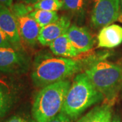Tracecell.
I'll return each mask as SVG.
<instances>
[{"label":"cell","instance_id":"6da1fadb","mask_svg":"<svg viewBox=\"0 0 122 122\" xmlns=\"http://www.w3.org/2000/svg\"><path fill=\"white\" fill-rule=\"evenodd\" d=\"M102 100V94L96 90L86 73H79L71 85L61 112L75 120L89 107Z\"/></svg>","mask_w":122,"mask_h":122},{"label":"cell","instance_id":"7a4b0ae2","mask_svg":"<svg viewBox=\"0 0 122 122\" xmlns=\"http://www.w3.org/2000/svg\"><path fill=\"white\" fill-rule=\"evenodd\" d=\"M96 90L102 94L105 104L113 106L122 87V66L109 61H98L85 70Z\"/></svg>","mask_w":122,"mask_h":122},{"label":"cell","instance_id":"3957f363","mask_svg":"<svg viewBox=\"0 0 122 122\" xmlns=\"http://www.w3.org/2000/svg\"><path fill=\"white\" fill-rule=\"evenodd\" d=\"M71 83L67 80L42 87L37 94L32 107L35 122H49L62 111Z\"/></svg>","mask_w":122,"mask_h":122},{"label":"cell","instance_id":"277c9868","mask_svg":"<svg viewBox=\"0 0 122 122\" xmlns=\"http://www.w3.org/2000/svg\"><path fill=\"white\" fill-rule=\"evenodd\" d=\"M81 69V63L78 61L63 57H50L36 61L31 78L35 85L44 87L66 80Z\"/></svg>","mask_w":122,"mask_h":122},{"label":"cell","instance_id":"5b68a950","mask_svg":"<svg viewBox=\"0 0 122 122\" xmlns=\"http://www.w3.org/2000/svg\"><path fill=\"white\" fill-rule=\"evenodd\" d=\"M10 10L16 20L21 39L29 46H35L38 41L41 27L30 16V12L33 10V5L18 2L14 4Z\"/></svg>","mask_w":122,"mask_h":122},{"label":"cell","instance_id":"8992f818","mask_svg":"<svg viewBox=\"0 0 122 122\" xmlns=\"http://www.w3.org/2000/svg\"><path fill=\"white\" fill-rule=\"evenodd\" d=\"M120 13L119 0H94L92 25L96 29L110 25L117 20Z\"/></svg>","mask_w":122,"mask_h":122},{"label":"cell","instance_id":"52a82bcc","mask_svg":"<svg viewBox=\"0 0 122 122\" xmlns=\"http://www.w3.org/2000/svg\"><path fill=\"white\" fill-rule=\"evenodd\" d=\"M28 58L20 49L0 47V71L7 73L23 72L27 69Z\"/></svg>","mask_w":122,"mask_h":122},{"label":"cell","instance_id":"ba28073f","mask_svg":"<svg viewBox=\"0 0 122 122\" xmlns=\"http://www.w3.org/2000/svg\"><path fill=\"white\" fill-rule=\"evenodd\" d=\"M0 28L14 48L20 49L21 37L17 22L11 10L0 4Z\"/></svg>","mask_w":122,"mask_h":122},{"label":"cell","instance_id":"9c48e42d","mask_svg":"<svg viewBox=\"0 0 122 122\" xmlns=\"http://www.w3.org/2000/svg\"><path fill=\"white\" fill-rule=\"evenodd\" d=\"M70 26L69 18L65 16H61L56 22L41 28L38 42L44 46H50L55 39L65 34Z\"/></svg>","mask_w":122,"mask_h":122},{"label":"cell","instance_id":"30bf717a","mask_svg":"<svg viewBox=\"0 0 122 122\" xmlns=\"http://www.w3.org/2000/svg\"><path fill=\"white\" fill-rule=\"evenodd\" d=\"M66 34L79 53L88 52L94 44L92 36L84 27L71 25Z\"/></svg>","mask_w":122,"mask_h":122},{"label":"cell","instance_id":"8fae6325","mask_svg":"<svg viewBox=\"0 0 122 122\" xmlns=\"http://www.w3.org/2000/svg\"><path fill=\"white\" fill-rule=\"evenodd\" d=\"M98 47L113 48L122 43V26L115 24L101 29L98 37Z\"/></svg>","mask_w":122,"mask_h":122},{"label":"cell","instance_id":"7c38bea8","mask_svg":"<svg viewBox=\"0 0 122 122\" xmlns=\"http://www.w3.org/2000/svg\"><path fill=\"white\" fill-rule=\"evenodd\" d=\"M112 106L108 104L98 105L80 118L77 122H112Z\"/></svg>","mask_w":122,"mask_h":122},{"label":"cell","instance_id":"4fadbf2b","mask_svg":"<svg viewBox=\"0 0 122 122\" xmlns=\"http://www.w3.org/2000/svg\"><path fill=\"white\" fill-rule=\"evenodd\" d=\"M52 52L63 58H73L79 54V52L73 46L66 34L61 35L55 39L50 46Z\"/></svg>","mask_w":122,"mask_h":122},{"label":"cell","instance_id":"5bb4252c","mask_svg":"<svg viewBox=\"0 0 122 122\" xmlns=\"http://www.w3.org/2000/svg\"><path fill=\"white\" fill-rule=\"evenodd\" d=\"M30 16L33 18L39 26L44 27L57 21L59 19L57 12L34 10L30 12Z\"/></svg>","mask_w":122,"mask_h":122},{"label":"cell","instance_id":"9a60e30c","mask_svg":"<svg viewBox=\"0 0 122 122\" xmlns=\"http://www.w3.org/2000/svg\"><path fill=\"white\" fill-rule=\"evenodd\" d=\"M14 102V96L8 88L0 84V119L9 112Z\"/></svg>","mask_w":122,"mask_h":122},{"label":"cell","instance_id":"2e32d148","mask_svg":"<svg viewBox=\"0 0 122 122\" xmlns=\"http://www.w3.org/2000/svg\"><path fill=\"white\" fill-rule=\"evenodd\" d=\"M63 8L75 16H83L86 0H62Z\"/></svg>","mask_w":122,"mask_h":122},{"label":"cell","instance_id":"e0dca14e","mask_svg":"<svg viewBox=\"0 0 122 122\" xmlns=\"http://www.w3.org/2000/svg\"><path fill=\"white\" fill-rule=\"evenodd\" d=\"M33 10L57 12L63 8L62 0H40L33 5Z\"/></svg>","mask_w":122,"mask_h":122},{"label":"cell","instance_id":"ac0fdd59","mask_svg":"<svg viewBox=\"0 0 122 122\" xmlns=\"http://www.w3.org/2000/svg\"><path fill=\"white\" fill-rule=\"evenodd\" d=\"M5 122H35V121L33 118L25 115H16L9 118Z\"/></svg>","mask_w":122,"mask_h":122},{"label":"cell","instance_id":"d6986e66","mask_svg":"<svg viewBox=\"0 0 122 122\" xmlns=\"http://www.w3.org/2000/svg\"><path fill=\"white\" fill-rule=\"evenodd\" d=\"M0 47H2V48L14 47L12 44L10 42L7 37L5 36L4 33L1 29V28H0Z\"/></svg>","mask_w":122,"mask_h":122},{"label":"cell","instance_id":"ffe728a7","mask_svg":"<svg viewBox=\"0 0 122 122\" xmlns=\"http://www.w3.org/2000/svg\"><path fill=\"white\" fill-rule=\"evenodd\" d=\"M49 122H73V120L66 115L61 112Z\"/></svg>","mask_w":122,"mask_h":122},{"label":"cell","instance_id":"44dd1931","mask_svg":"<svg viewBox=\"0 0 122 122\" xmlns=\"http://www.w3.org/2000/svg\"><path fill=\"white\" fill-rule=\"evenodd\" d=\"M0 4L10 9L13 5V0H0Z\"/></svg>","mask_w":122,"mask_h":122},{"label":"cell","instance_id":"7402d4cb","mask_svg":"<svg viewBox=\"0 0 122 122\" xmlns=\"http://www.w3.org/2000/svg\"><path fill=\"white\" fill-rule=\"evenodd\" d=\"M19 2L22 3V4H25L26 5H33V4H35V3L38 2L40 0H18Z\"/></svg>","mask_w":122,"mask_h":122},{"label":"cell","instance_id":"603a6c76","mask_svg":"<svg viewBox=\"0 0 122 122\" xmlns=\"http://www.w3.org/2000/svg\"><path fill=\"white\" fill-rule=\"evenodd\" d=\"M112 122H121L120 119L119 117V116H118V115H115L113 117Z\"/></svg>","mask_w":122,"mask_h":122},{"label":"cell","instance_id":"cb8c5ba5","mask_svg":"<svg viewBox=\"0 0 122 122\" xmlns=\"http://www.w3.org/2000/svg\"><path fill=\"white\" fill-rule=\"evenodd\" d=\"M118 20H119L121 22H122V12L120 13V15H119V17L118 18Z\"/></svg>","mask_w":122,"mask_h":122},{"label":"cell","instance_id":"d4e9b609","mask_svg":"<svg viewBox=\"0 0 122 122\" xmlns=\"http://www.w3.org/2000/svg\"><path fill=\"white\" fill-rule=\"evenodd\" d=\"M120 3V8H121V12H122V0H119Z\"/></svg>","mask_w":122,"mask_h":122}]
</instances>
